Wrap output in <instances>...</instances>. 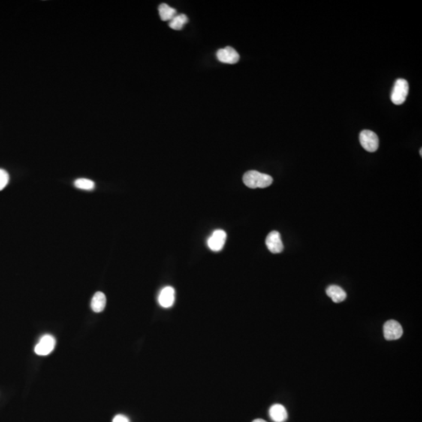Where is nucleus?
Instances as JSON below:
<instances>
[{"mask_svg": "<svg viewBox=\"0 0 422 422\" xmlns=\"http://www.w3.org/2000/svg\"><path fill=\"white\" fill-rule=\"evenodd\" d=\"M266 245L272 254H280L284 250V245L281 242V235L278 232L273 231L267 235L266 238Z\"/></svg>", "mask_w": 422, "mask_h": 422, "instance_id": "obj_8", "label": "nucleus"}, {"mask_svg": "<svg viewBox=\"0 0 422 422\" xmlns=\"http://www.w3.org/2000/svg\"><path fill=\"white\" fill-rule=\"evenodd\" d=\"M227 235L225 232L223 230H216L208 239V246L214 252H219L224 247Z\"/></svg>", "mask_w": 422, "mask_h": 422, "instance_id": "obj_6", "label": "nucleus"}, {"mask_svg": "<svg viewBox=\"0 0 422 422\" xmlns=\"http://www.w3.org/2000/svg\"><path fill=\"white\" fill-rule=\"evenodd\" d=\"M175 291L171 286L164 287L158 296V302L164 308H171L175 303Z\"/></svg>", "mask_w": 422, "mask_h": 422, "instance_id": "obj_9", "label": "nucleus"}, {"mask_svg": "<svg viewBox=\"0 0 422 422\" xmlns=\"http://www.w3.org/2000/svg\"><path fill=\"white\" fill-rule=\"evenodd\" d=\"M384 336L386 340H396L402 336V328L399 322L394 320H390L385 323Z\"/></svg>", "mask_w": 422, "mask_h": 422, "instance_id": "obj_5", "label": "nucleus"}, {"mask_svg": "<svg viewBox=\"0 0 422 422\" xmlns=\"http://www.w3.org/2000/svg\"><path fill=\"white\" fill-rule=\"evenodd\" d=\"M360 143L365 150L370 152H375L379 146L378 136L370 130H363L360 132Z\"/></svg>", "mask_w": 422, "mask_h": 422, "instance_id": "obj_3", "label": "nucleus"}, {"mask_svg": "<svg viewBox=\"0 0 422 422\" xmlns=\"http://www.w3.org/2000/svg\"><path fill=\"white\" fill-rule=\"evenodd\" d=\"M107 304V298L104 293L102 292H97L92 297L91 308L92 311L95 313L102 312L105 309V306Z\"/></svg>", "mask_w": 422, "mask_h": 422, "instance_id": "obj_12", "label": "nucleus"}, {"mask_svg": "<svg viewBox=\"0 0 422 422\" xmlns=\"http://www.w3.org/2000/svg\"><path fill=\"white\" fill-rule=\"evenodd\" d=\"M56 339L51 335H45L34 347L35 354L40 356H47L54 350Z\"/></svg>", "mask_w": 422, "mask_h": 422, "instance_id": "obj_4", "label": "nucleus"}, {"mask_svg": "<svg viewBox=\"0 0 422 422\" xmlns=\"http://www.w3.org/2000/svg\"><path fill=\"white\" fill-rule=\"evenodd\" d=\"M113 422H130L129 419L123 414H118L113 419Z\"/></svg>", "mask_w": 422, "mask_h": 422, "instance_id": "obj_17", "label": "nucleus"}, {"mask_svg": "<svg viewBox=\"0 0 422 422\" xmlns=\"http://www.w3.org/2000/svg\"><path fill=\"white\" fill-rule=\"evenodd\" d=\"M74 186L79 189L87 190V191H91L95 188V182L90 179H79L74 182Z\"/></svg>", "mask_w": 422, "mask_h": 422, "instance_id": "obj_15", "label": "nucleus"}, {"mask_svg": "<svg viewBox=\"0 0 422 422\" xmlns=\"http://www.w3.org/2000/svg\"><path fill=\"white\" fill-rule=\"evenodd\" d=\"M409 85L405 79H399L395 82L391 93V100L395 105H401L406 101Z\"/></svg>", "mask_w": 422, "mask_h": 422, "instance_id": "obj_2", "label": "nucleus"}, {"mask_svg": "<svg viewBox=\"0 0 422 422\" xmlns=\"http://www.w3.org/2000/svg\"><path fill=\"white\" fill-rule=\"evenodd\" d=\"M420 157H422V149H420Z\"/></svg>", "mask_w": 422, "mask_h": 422, "instance_id": "obj_19", "label": "nucleus"}, {"mask_svg": "<svg viewBox=\"0 0 422 422\" xmlns=\"http://www.w3.org/2000/svg\"><path fill=\"white\" fill-rule=\"evenodd\" d=\"M326 293L332 299V301L336 303L344 301L347 298L346 292L338 285H332L328 287Z\"/></svg>", "mask_w": 422, "mask_h": 422, "instance_id": "obj_11", "label": "nucleus"}, {"mask_svg": "<svg viewBox=\"0 0 422 422\" xmlns=\"http://www.w3.org/2000/svg\"><path fill=\"white\" fill-rule=\"evenodd\" d=\"M243 182L246 186L251 188H267L273 182V179L270 175L260 173L257 170H250L243 175Z\"/></svg>", "mask_w": 422, "mask_h": 422, "instance_id": "obj_1", "label": "nucleus"}, {"mask_svg": "<svg viewBox=\"0 0 422 422\" xmlns=\"http://www.w3.org/2000/svg\"><path fill=\"white\" fill-rule=\"evenodd\" d=\"M217 57L220 62L235 64L239 62L240 56L236 49H233L231 46H227L224 49H219L217 52Z\"/></svg>", "mask_w": 422, "mask_h": 422, "instance_id": "obj_7", "label": "nucleus"}, {"mask_svg": "<svg viewBox=\"0 0 422 422\" xmlns=\"http://www.w3.org/2000/svg\"><path fill=\"white\" fill-rule=\"evenodd\" d=\"M176 10L172 8L166 4H162L159 6V13L161 19L164 22L171 21L176 16Z\"/></svg>", "mask_w": 422, "mask_h": 422, "instance_id": "obj_13", "label": "nucleus"}, {"mask_svg": "<svg viewBox=\"0 0 422 422\" xmlns=\"http://www.w3.org/2000/svg\"><path fill=\"white\" fill-rule=\"evenodd\" d=\"M253 422H267L266 420H263V419H255V420H253Z\"/></svg>", "mask_w": 422, "mask_h": 422, "instance_id": "obj_18", "label": "nucleus"}, {"mask_svg": "<svg viewBox=\"0 0 422 422\" xmlns=\"http://www.w3.org/2000/svg\"><path fill=\"white\" fill-rule=\"evenodd\" d=\"M9 181H10L9 174L4 169H0V191L7 186Z\"/></svg>", "mask_w": 422, "mask_h": 422, "instance_id": "obj_16", "label": "nucleus"}, {"mask_svg": "<svg viewBox=\"0 0 422 422\" xmlns=\"http://www.w3.org/2000/svg\"><path fill=\"white\" fill-rule=\"evenodd\" d=\"M188 21V17H187L186 15L179 14L178 15V16H175V17L170 21V23H169V26H170V28H172V29L179 31V30L182 29L184 25L187 24Z\"/></svg>", "mask_w": 422, "mask_h": 422, "instance_id": "obj_14", "label": "nucleus"}, {"mask_svg": "<svg viewBox=\"0 0 422 422\" xmlns=\"http://www.w3.org/2000/svg\"><path fill=\"white\" fill-rule=\"evenodd\" d=\"M269 415L273 421L285 422L288 418V413L281 404H274L269 410Z\"/></svg>", "mask_w": 422, "mask_h": 422, "instance_id": "obj_10", "label": "nucleus"}]
</instances>
